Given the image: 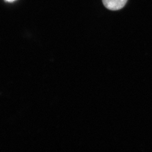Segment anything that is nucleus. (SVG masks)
Segmentation results:
<instances>
[{
  "instance_id": "obj_2",
  "label": "nucleus",
  "mask_w": 152,
  "mask_h": 152,
  "mask_svg": "<svg viewBox=\"0 0 152 152\" xmlns=\"http://www.w3.org/2000/svg\"><path fill=\"white\" fill-rule=\"evenodd\" d=\"M7 2H14L15 1V0H6Z\"/></svg>"
},
{
  "instance_id": "obj_1",
  "label": "nucleus",
  "mask_w": 152,
  "mask_h": 152,
  "mask_svg": "<svg viewBox=\"0 0 152 152\" xmlns=\"http://www.w3.org/2000/svg\"><path fill=\"white\" fill-rule=\"evenodd\" d=\"M127 0H103L106 8L110 10H118L126 5Z\"/></svg>"
}]
</instances>
